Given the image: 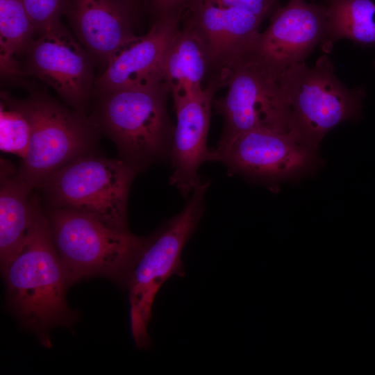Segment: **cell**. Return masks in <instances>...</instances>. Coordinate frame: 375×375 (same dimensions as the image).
Instances as JSON below:
<instances>
[{"mask_svg":"<svg viewBox=\"0 0 375 375\" xmlns=\"http://www.w3.org/2000/svg\"><path fill=\"white\" fill-rule=\"evenodd\" d=\"M326 6L327 27L323 49L349 39L354 42L375 44V2L372 0H330Z\"/></svg>","mask_w":375,"mask_h":375,"instance_id":"obj_19","label":"cell"},{"mask_svg":"<svg viewBox=\"0 0 375 375\" xmlns=\"http://www.w3.org/2000/svg\"><path fill=\"white\" fill-rule=\"evenodd\" d=\"M208 65L199 38L183 23L169 44L162 65L163 83L174 101L192 97L203 91L202 82Z\"/></svg>","mask_w":375,"mask_h":375,"instance_id":"obj_17","label":"cell"},{"mask_svg":"<svg viewBox=\"0 0 375 375\" xmlns=\"http://www.w3.org/2000/svg\"><path fill=\"white\" fill-rule=\"evenodd\" d=\"M130 1H131L133 2L134 3H135V4H137V5L139 6L140 3V1H141V0H130Z\"/></svg>","mask_w":375,"mask_h":375,"instance_id":"obj_24","label":"cell"},{"mask_svg":"<svg viewBox=\"0 0 375 375\" xmlns=\"http://www.w3.org/2000/svg\"><path fill=\"white\" fill-rule=\"evenodd\" d=\"M317 149L291 134L265 128L243 133L222 149H210V161L223 164L230 174L273 187L303 176L318 165Z\"/></svg>","mask_w":375,"mask_h":375,"instance_id":"obj_10","label":"cell"},{"mask_svg":"<svg viewBox=\"0 0 375 375\" xmlns=\"http://www.w3.org/2000/svg\"><path fill=\"white\" fill-rule=\"evenodd\" d=\"M182 16L157 18L147 33L121 49L97 76L94 94L164 85L162 65L167 49L181 28Z\"/></svg>","mask_w":375,"mask_h":375,"instance_id":"obj_13","label":"cell"},{"mask_svg":"<svg viewBox=\"0 0 375 375\" xmlns=\"http://www.w3.org/2000/svg\"><path fill=\"white\" fill-rule=\"evenodd\" d=\"M192 0H147L151 11L157 18L182 16Z\"/></svg>","mask_w":375,"mask_h":375,"instance_id":"obj_23","label":"cell"},{"mask_svg":"<svg viewBox=\"0 0 375 375\" xmlns=\"http://www.w3.org/2000/svg\"><path fill=\"white\" fill-rule=\"evenodd\" d=\"M33 218L20 251L1 268L8 304L40 343L51 346L49 332L70 327L77 317L67 303L72 285L54 245L40 197L33 194Z\"/></svg>","mask_w":375,"mask_h":375,"instance_id":"obj_1","label":"cell"},{"mask_svg":"<svg viewBox=\"0 0 375 375\" xmlns=\"http://www.w3.org/2000/svg\"><path fill=\"white\" fill-rule=\"evenodd\" d=\"M31 138L29 120L19 99L1 92L0 101V149L23 159Z\"/></svg>","mask_w":375,"mask_h":375,"instance_id":"obj_20","label":"cell"},{"mask_svg":"<svg viewBox=\"0 0 375 375\" xmlns=\"http://www.w3.org/2000/svg\"><path fill=\"white\" fill-rule=\"evenodd\" d=\"M210 181L201 179L181 211L167 220L144 243L128 274L131 329L138 348L149 344L148 326L161 285L172 276H183L181 253L203 214Z\"/></svg>","mask_w":375,"mask_h":375,"instance_id":"obj_4","label":"cell"},{"mask_svg":"<svg viewBox=\"0 0 375 375\" xmlns=\"http://www.w3.org/2000/svg\"><path fill=\"white\" fill-rule=\"evenodd\" d=\"M168 94L161 85L93 94L89 115L120 158L138 172L169 159L174 127L167 112Z\"/></svg>","mask_w":375,"mask_h":375,"instance_id":"obj_2","label":"cell"},{"mask_svg":"<svg viewBox=\"0 0 375 375\" xmlns=\"http://www.w3.org/2000/svg\"><path fill=\"white\" fill-rule=\"evenodd\" d=\"M222 8H235L251 12L262 19L276 9L277 0H201Z\"/></svg>","mask_w":375,"mask_h":375,"instance_id":"obj_22","label":"cell"},{"mask_svg":"<svg viewBox=\"0 0 375 375\" xmlns=\"http://www.w3.org/2000/svg\"><path fill=\"white\" fill-rule=\"evenodd\" d=\"M138 8L130 0H67L63 15L99 74L115 53L138 37L134 26Z\"/></svg>","mask_w":375,"mask_h":375,"instance_id":"obj_12","label":"cell"},{"mask_svg":"<svg viewBox=\"0 0 375 375\" xmlns=\"http://www.w3.org/2000/svg\"><path fill=\"white\" fill-rule=\"evenodd\" d=\"M67 0H22L36 35L60 22Z\"/></svg>","mask_w":375,"mask_h":375,"instance_id":"obj_21","label":"cell"},{"mask_svg":"<svg viewBox=\"0 0 375 375\" xmlns=\"http://www.w3.org/2000/svg\"><path fill=\"white\" fill-rule=\"evenodd\" d=\"M52 239L71 284L94 277L125 287L146 238L115 228L84 212L47 207Z\"/></svg>","mask_w":375,"mask_h":375,"instance_id":"obj_3","label":"cell"},{"mask_svg":"<svg viewBox=\"0 0 375 375\" xmlns=\"http://www.w3.org/2000/svg\"><path fill=\"white\" fill-rule=\"evenodd\" d=\"M218 81L227 87V92L214 101L224 118L215 149H222L240 134L258 128L293 135L290 108L279 78L244 55L221 69Z\"/></svg>","mask_w":375,"mask_h":375,"instance_id":"obj_8","label":"cell"},{"mask_svg":"<svg viewBox=\"0 0 375 375\" xmlns=\"http://www.w3.org/2000/svg\"><path fill=\"white\" fill-rule=\"evenodd\" d=\"M138 172L122 159L88 154L65 165L40 188L47 207L76 210L129 231L127 203Z\"/></svg>","mask_w":375,"mask_h":375,"instance_id":"obj_6","label":"cell"},{"mask_svg":"<svg viewBox=\"0 0 375 375\" xmlns=\"http://www.w3.org/2000/svg\"><path fill=\"white\" fill-rule=\"evenodd\" d=\"M20 65L24 76L40 80L67 106L88 114L97 78L96 64L61 21L35 36Z\"/></svg>","mask_w":375,"mask_h":375,"instance_id":"obj_9","label":"cell"},{"mask_svg":"<svg viewBox=\"0 0 375 375\" xmlns=\"http://www.w3.org/2000/svg\"><path fill=\"white\" fill-rule=\"evenodd\" d=\"M326 27V6L289 0L272 12L269 26L244 55L280 78L291 66L304 62L317 45H323Z\"/></svg>","mask_w":375,"mask_h":375,"instance_id":"obj_11","label":"cell"},{"mask_svg":"<svg viewBox=\"0 0 375 375\" xmlns=\"http://www.w3.org/2000/svg\"><path fill=\"white\" fill-rule=\"evenodd\" d=\"M219 85L217 80L194 97L174 101L176 122L169 157L173 168L169 182L184 197L189 196L201 179V165L210 161L207 138L213 97Z\"/></svg>","mask_w":375,"mask_h":375,"instance_id":"obj_14","label":"cell"},{"mask_svg":"<svg viewBox=\"0 0 375 375\" xmlns=\"http://www.w3.org/2000/svg\"><path fill=\"white\" fill-rule=\"evenodd\" d=\"M279 81L290 106L293 136L315 149L331 129L360 115L364 91L343 85L326 54L311 67L305 61L291 66Z\"/></svg>","mask_w":375,"mask_h":375,"instance_id":"obj_7","label":"cell"},{"mask_svg":"<svg viewBox=\"0 0 375 375\" xmlns=\"http://www.w3.org/2000/svg\"><path fill=\"white\" fill-rule=\"evenodd\" d=\"M19 103L29 120L31 138L18 174L32 190L65 165L96 153L101 134L89 114L42 91L32 92Z\"/></svg>","mask_w":375,"mask_h":375,"instance_id":"obj_5","label":"cell"},{"mask_svg":"<svg viewBox=\"0 0 375 375\" xmlns=\"http://www.w3.org/2000/svg\"><path fill=\"white\" fill-rule=\"evenodd\" d=\"M33 190L18 169L0 160V263L3 267L22 248L33 218Z\"/></svg>","mask_w":375,"mask_h":375,"instance_id":"obj_16","label":"cell"},{"mask_svg":"<svg viewBox=\"0 0 375 375\" xmlns=\"http://www.w3.org/2000/svg\"><path fill=\"white\" fill-rule=\"evenodd\" d=\"M36 36L22 0H0V69L3 77L24 76L21 60Z\"/></svg>","mask_w":375,"mask_h":375,"instance_id":"obj_18","label":"cell"},{"mask_svg":"<svg viewBox=\"0 0 375 375\" xmlns=\"http://www.w3.org/2000/svg\"><path fill=\"white\" fill-rule=\"evenodd\" d=\"M199 38L209 64L222 69L249 51L262 19L247 10L192 0L182 15Z\"/></svg>","mask_w":375,"mask_h":375,"instance_id":"obj_15","label":"cell"}]
</instances>
